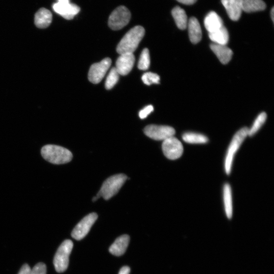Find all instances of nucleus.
<instances>
[{"label":"nucleus","mask_w":274,"mask_h":274,"mask_svg":"<svg viewBox=\"0 0 274 274\" xmlns=\"http://www.w3.org/2000/svg\"><path fill=\"white\" fill-rule=\"evenodd\" d=\"M145 29L140 25L136 26L123 37L117 47L119 54L133 53L138 48L145 35Z\"/></svg>","instance_id":"f257e3e1"},{"label":"nucleus","mask_w":274,"mask_h":274,"mask_svg":"<svg viewBox=\"0 0 274 274\" xmlns=\"http://www.w3.org/2000/svg\"><path fill=\"white\" fill-rule=\"evenodd\" d=\"M41 155L49 162L60 164L69 162L73 158L70 150L57 145H47L41 149Z\"/></svg>","instance_id":"f03ea898"},{"label":"nucleus","mask_w":274,"mask_h":274,"mask_svg":"<svg viewBox=\"0 0 274 274\" xmlns=\"http://www.w3.org/2000/svg\"><path fill=\"white\" fill-rule=\"evenodd\" d=\"M249 130L247 127L241 129L233 137L229 145L224 163L225 170L228 175H230L231 173L233 161L237 152L246 137L248 136Z\"/></svg>","instance_id":"7ed1b4c3"},{"label":"nucleus","mask_w":274,"mask_h":274,"mask_svg":"<svg viewBox=\"0 0 274 274\" xmlns=\"http://www.w3.org/2000/svg\"><path fill=\"white\" fill-rule=\"evenodd\" d=\"M127 180V176L123 174L110 177L103 183L100 190L96 196L99 198L103 197L106 200L111 199L118 193Z\"/></svg>","instance_id":"20e7f679"},{"label":"nucleus","mask_w":274,"mask_h":274,"mask_svg":"<svg viewBox=\"0 0 274 274\" xmlns=\"http://www.w3.org/2000/svg\"><path fill=\"white\" fill-rule=\"evenodd\" d=\"M73 248V243L70 240L64 241L60 246L53 259L54 266L57 272L63 273L67 269Z\"/></svg>","instance_id":"39448f33"},{"label":"nucleus","mask_w":274,"mask_h":274,"mask_svg":"<svg viewBox=\"0 0 274 274\" xmlns=\"http://www.w3.org/2000/svg\"><path fill=\"white\" fill-rule=\"evenodd\" d=\"M131 18L129 10L125 6H121L116 8L110 16L108 25L113 30H119L126 26Z\"/></svg>","instance_id":"423d86ee"},{"label":"nucleus","mask_w":274,"mask_h":274,"mask_svg":"<svg viewBox=\"0 0 274 274\" xmlns=\"http://www.w3.org/2000/svg\"><path fill=\"white\" fill-rule=\"evenodd\" d=\"M162 150L164 155L171 160L180 158L183 153L182 143L174 136L163 141Z\"/></svg>","instance_id":"0eeeda50"},{"label":"nucleus","mask_w":274,"mask_h":274,"mask_svg":"<svg viewBox=\"0 0 274 274\" xmlns=\"http://www.w3.org/2000/svg\"><path fill=\"white\" fill-rule=\"evenodd\" d=\"M98 216L97 213H92L85 217L73 229L71 236L76 240L84 239L88 234Z\"/></svg>","instance_id":"6e6552de"},{"label":"nucleus","mask_w":274,"mask_h":274,"mask_svg":"<svg viewBox=\"0 0 274 274\" xmlns=\"http://www.w3.org/2000/svg\"><path fill=\"white\" fill-rule=\"evenodd\" d=\"M112 60L106 58L99 63L93 64L90 68L89 79L91 83L98 84L102 80L112 65Z\"/></svg>","instance_id":"1a4fd4ad"},{"label":"nucleus","mask_w":274,"mask_h":274,"mask_svg":"<svg viewBox=\"0 0 274 274\" xmlns=\"http://www.w3.org/2000/svg\"><path fill=\"white\" fill-rule=\"evenodd\" d=\"M144 132L149 138L157 141H164L175 134L174 129L167 126L149 125Z\"/></svg>","instance_id":"9d476101"},{"label":"nucleus","mask_w":274,"mask_h":274,"mask_svg":"<svg viewBox=\"0 0 274 274\" xmlns=\"http://www.w3.org/2000/svg\"><path fill=\"white\" fill-rule=\"evenodd\" d=\"M135 61L133 53L120 54L116 63L115 68L120 75H127L132 70Z\"/></svg>","instance_id":"9b49d317"},{"label":"nucleus","mask_w":274,"mask_h":274,"mask_svg":"<svg viewBox=\"0 0 274 274\" xmlns=\"http://www.w3.org/2000/svg\"><path fill=\"white\" fill-rule=\"evenodd\" d=\"M229 18L234 21H238L243 11V0H222Z\"/></svg>","instance_id":"f8f14e48"},{"label":"nucleus","mask_w":274,"mask_h":274,"mask_svg":"<svg viewBox=\"0 0 274 274\" xmlns=\"http://www.w3.org/2000/svg\"><path fill=\"white\" fill-rule=\"evenodd\" d=\"M53 9L55 12L67 20H72L80 10L78 6L70 3L62 4L58 2L53 5Z\"/></svg>","instance_id":"ddd939ff"},{"label":"nucleus","mask_w":274,"mask_h":274,"mask_svg":"<svg viewBox=\"0 0 274 274\" xmlns=\"http://www.w3.org/2000/svg\"><path fill=\"white\" fill-rule=\"evenodd\" d=\"M187 27L191 43L198 44L202 37L201 27L198 20L196 18H191L188 22Z\"/></svg>","instance_id":"4468645a"},{"label":"nucleus","mask_w":274,"mask_h":274,"mask_svg":"<svg viewBox=\"0 0 274 274\" xmlns=\"http://www.w3.org/2000/svg\"><path fill=\"white\" fill-rule=\"evenodd\" d=\"M130 240V238L127 235L118 237L110 248V253L117 256L123 255L127 251Z\"/></svg>","instance_id":"2eb2a0df"},{"label":"nucleus","mask_w":274,"mask_h":274,"mask_svg":"<svg viewBox=\"0 0 274 274\" xmlns=\"http://www.w3.org/2000/svg\"><path fill=\"white\" fill-rule=\"evenodd\" d=\"M204 24L206 29H207L209 33L221 29L224 26L222 18L214 11L210 12L206 17L204 20Z\"/></svg>","instance_id":"dca6fc26"},{"label":"nucleus","mask_w":274,"mask_h":274,"mask_svg":"<svg viewBox=\"0 0 274 274\" xmlns=\"http://www.w3.org/2000/svg\"><path fill=\"white\" fill-rule=\"evenodd\" d=\"M210 48L222 64H227L231 60L233 53L226 46L213 44L211 45Z\"/></svg>","instance_id":"f3484780"},{"label":"nucleus","mask_w":274,"mask_h":274,"mask_svg":"<svg viewBox=\"0 0 274 274\" xmlns=\"http://www.w3.org/2000/svg\"><path fill=\"white\" fill-rule=\"evenodd\" d=\"M52 19L50 11L46 8H41L36 14L35 23L39 28L45 29L51 24Z\"/></svg>","instance_id":"a211bd4d"},{"label":"nucleus","mask_w":274,"mask_h":274,"mask_svg":"<svg viewBox=\"0 0 274 274\" xmlns=\"http://www.w3.org/2000/svg\"><path fill=\"white\" fill-rule=\"evenodd\" d=\"M223 200L226 215L230 219L232 216L233 206L231 188L228 183H226L224 186Z\"/></svg>","instance_id":"6ab92c4d"},{"label":"nucleus","mask_w":274,"mask_h":274,"mask_svg":"<svg viewBox=\"0 0 274 274\" xmlns=\"http://www.w3.org/2000/svg\"><path fill=\"white\" fill-rule=\"evenodd\" d=\"M172 15L175 23L181 30L186 29L187 26V17L185 11L181 7L176 6L172 11Z\"/></svg>","instance_id":"aec40b11"},{"label":"nucleus","mask_w":274,"mask_h":274,"mask_svg":"<svg viewBox=\"0 0 274 274\" xmlns=\"http://www.w3.org/2000/svg\"><path fill=\"white\" fill-rule=\"evenodd\" d=\"M209 36L213 44L219 45L226 46L229 40L228 32L224 25L221 29L209 33Z\"/></svg>","instance_id":"412c9836"},{"label":"nucleus","mask_w":274,"mask_h":274,"mask_svg":"<svg viewBox=\"0 0 274 274\" xmlns=\"http://www.w3.org/2000/svg\"><path fill=\"white\" fill-rule=\"evenodd\" d=\"M266 8V3L263 0H243V11L251 13L263 11Z\"/></svg>","instance_id":"4be33fe9"},{"label":"nucleus","mask_w":274,"mask_h":274,"mask_svg":"<svg viewBox=\"0 0 274 274\" xmlns=\"http://www.w3.org/2000/svg\"><path fill=\"white\" fill-rule=\"evenodd\" d=\"M182 138L185 142L192 144H206L209 142V139L207 136L194 132L184 133Z\"/></svg>","instance_id":"5701e85b"},{"label":"nucleus","mask_w":274,"mask_h":274,"mask_svg":"<svg viewBox=\"0 0 274 274\" xmlns=\"http://www.w3.org/2000/svg\"><path fill=\"white\" fill-rule=\"evenodd\" d=\"M267 118V115L265 113H262L259 114L255 119L251 128L249 129L248 136L252 137L257 133L264 125Z\"/></svg>","instance_id":"b1692460"},{"label":"nucleus","mask_w":274,"mask_h":274,"mask_svg":"<svg viewBox=\"0 0 274 274\" xmlns=\"http://www.w3.org/2000/svg\"><path fill=\"white\" fill-rule=\"evenodd\" d=\"M119 75L115 68H113L106 80L105 88L107 90H111L116 85L119 80Z\"/></svg>","instance_id":"393cba45"},{"label":"nucleus","mask_w":274,"mask_h":274,"mask_svg":"<svg viewBox=\"0 0 274 274\" xmlns=\"http://www.w3.org/2000/svg\"><path fill=\"white\" fill-rule=\"evenodd\" d=\"M150 64V59L149 50L145 48L141 52L138 62V68L141 70H147Z\"/></svg>","instance_id":"a878e982"},{"label":"nucleus","mask_w":274,"mask_h":274,"mask_svg":"<svg viewBox=\"0 0 274 274\" xmlns=\"http://www.w3.org/2000/svg\"><path fill=\"white\" fill-rule=\"evenodd\" d=\"M142 80L145 85L150 86L153 84H160V77L157 74L147 72L143 74Z\"/></svg>","instance_id":"bb28decb"},{"label":"nucleus","mask_w":274,"mask_h":274,"mask_svg":"<svg viewBox=\"0 0 274 274\" xmlns=\"http://www.w3.org/2000/svg\"><path fill=\"white\" fill-rule=\"evenodd\" d=\"M46 266L43 263L37 264L31 271V274H46Z\"/></svg>","instance_id":"cd10ccee"},{"label":"nucleus","mask_w":274,"mask_h":274,"mask_svg":"<svg viewBox=\"0 0 274 274\" xmlns=\"http://www.w3.org/2000/svg\"><path fill=\"white\" fill-rule=\"evenodd\" d=\"M154 110L152 105H148L144 108L139 112V115L141 119L146 118L151 113L153 112Z\"/></svg>","instance_id":"c85d7f7f"},{"label":"nucleus","mask_w":274,"mask_h":274,"mask_svg":"<svg viewBox=\"0 0 274 274\" xmlns=\"http://www.w3.org/2000/svg\"><path fill=\"white\" fill-rule=\"evenodd\" d=\"M32 269L27 264L23 265L18 274H31Z\"/></svg>","instance_id":"c756f323"},{"label":"nucleus","mask_w":274,"mask_h":274,"mask_svg":"<svg viewBox=\"0 0 274 274\" xmlns=\"http://www.w3.org/2000/svg\"><path fill=\"white\" fill-rule=\"evenodd\" d=\"M177 1L183 4L190 5L195 4L197 0H177Z\"/></svg>","instance_id":"7c9ffc66"},{"label":"nucleus","mask_w":274,"mask_h":274,"mask_svg":"<svg viewBox=\"0 0 274 274\" xmlns=\"http://www.w3.org/2000/svg\"><path fill=\"white\" fill-rule=\"evenodd\" d=\"M130 268L129 267L125 266L120 269L118 274H130Z\"/></svg>","instance_id":"2f4dec72"},{"label":"nucleus","mask_w":274,"mask_h":274,"mask_svg":"<svg viewBox=\"0 0 274 274\" xmlns=\"http://www.w3.org/2000/svg\"><path fill=\"white\" fill-rule=\"evenodd\" d=\"M58 2L62 4L69 3V0H58Z\"/></svg>","instance_id":"473e14b6"},{"label":"nucleus","mask_w":274,"mask_h":274,"mask_svg":"<svg viewBox=\"0 0 274 274\" xmlns=\"http://www.w3.org/2000/svg\"><path fill=\"white\" fill-rule=\"evenodd\" d=\"M271 14L272 20L273 22H274V7H273L272 9Z\"/></svg>","instance_id":"72a5a7b5"},{"label":"nucleus","mask_w":274,"mask_h":274,"mask_svg":"<svg viewBox=\"0 0 274 274\" xmlns=\"http://www.w3.org/2000/svg\"><path fill=\"white\" fill-rule=\"evenodd\" d=\"M98 199H99L98 197H97V196H95L92 199V201L95 202V201H97Z\"/></svg>","instance_id":"f704fd0d"}]
</instances>
